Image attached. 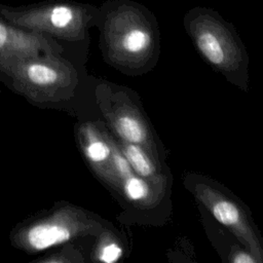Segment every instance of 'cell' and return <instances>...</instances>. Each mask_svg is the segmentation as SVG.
Masks as SVG:
<instances>
[{"label": "cell", "mask_w": 263, "mask_h": 263, "mask_svg": "<svg viewBox=\"0 0 263 263\" xmlns=\"http://www.w3.org/2000/svg\"><path fill=\"white\" fill-rule=\"evenodd\" d=\"M99 7L97 27L105 61L129 75L152 68L159 51V29L153 13L130 0H108Z\"/></svg>", "instance_id": "cell-1"}, {"label": "cell", "mask_w": 263, "mask_h": 263, "mask_svg": "<svg viewBox=\"0 0 263 263\" xmlns=\"http://www.w3.org/2000/svg\"><path fill=\"white\" fill-rule=\"evenodd\" d=\"M183 24L203 60L229 82L248 90L249 57L233 26L206 7L188 10Z\"/></svg>", "instance_id": "cell-2"}, {"label": "cell", "mask_w": 263, "mask_h": 263, "mask_svg": "<svg viewBox=\"0 0 263 263\" xmlns=\"http://www.w3.org/2000/svg\"><path fill=\"white\" fill-rule=\"evenodd\" d=\"M1 8L3 16L12 24L70 44L87 41L89 29L97 26L100 13L99 6L68 0Z\"/></svg>", "instance_id": "cell-3"}, {"label": "cell", "mask_w": 263, "mask_h": 263, "mask_svg": "<svg viewBox=\"0 0 263 263\" xmlns=\"http://www.w3.org/2000/svg\"><path fill=\"white\" fill-rule=\"evenodd\" d=\"M185 185L214 218L225 226L261 263L263 245L249 211L239 199L222 185L208 177L189 174Z\"/></svg>", "instance_id": "cell-4"}, {"label": "cell", "mask_w": 263, "mask_h": 263, "mask_svg": "<svg viewBox=\"0 0 263 263\" xmlns=\"http://www.w3.org/2000/svg\"><path fill=\"white\" fill-rule=\"evenodd\" d=\"M96 98L98 108L117 139L141 145L160 157L149 120L132 90L104 82L97 86Z\"/></svg>", "instance_id": "cell-5"}, {"label": "cell", "mask_w": 263, "mask_h": 263, "mask_svg": "<svg viewBox=\"0 0 263 263\" xmlns=\"http://www.w3.org/2000/svg\"><path fill=\"white\" fill-rule=\"evenodd\" d=\"M105 224L101 218L73 204L60 206L52 215L32 227L26 233L28 246L35 251L69 242L88 235L99 234Z\"/></svg>", "instance_id": "cell-6"}, {"label": "cell", "mask_w": 263, "mask_h": 263, "mask_svg": "<svg viewBox=\"0 0 263 263\" xmlns=\"http://www.w3.org/2000/svg\"><path fill=\"white\" fill-rule=\"evenodd\" d=\"M24 72L32 86L55 100H71L79 84L75 66L60 54H45L44 59L31 61L25 65Z\"/></svg>", "instance_id": "cell-7"}, {"label": "cell", "mask_w": 263, "mask_h": 263, "mask_svg": "<svg viewBox=\"0 0 263 263\" xmlns=\"http://www.w3.org/2000/svg\"><path fill=\"white\" fill-rule=\"evenodd\" d=\"M76 140L92 172L114 190L116 179L112 168L113 135L102 122L83 121L76 126Z\"/></svg>", "instance_id": "cell-8"}, {"label": "cell", "mask_w": 263, "mask_h": 263, "mask_svg": "<svg viewBox=\"0 0 263 263\" xmlns=\"http://www.w3.org/2000/svg\"><path fill=\"white\" fill-rule=\"evenodd\" d=\"M166 178L162 173L145 178L129 170L117 177L114 191L125 201L138 208H150L164 197Z\"/></svg>", "instance_id": "cell-9"}, {"label": "cell", "mask_w": 263, "mask_h": 263, "mask_svg": "<svg viewBox=\"0 0 263 263\" xmlns=\"http://www.w3.org/2000/svg\"><path fill=\"white\" fill-rule=\"evenodd\" d=\"M9 42L27 46L36 52L44 51L45 53L53 54H61L63 52V47L50 37L32 31L25 33L0 23V49Z\"/></svg>", "instance_id": "cell-10"}, {"label": "cell", "mask_w": 263, "mask_h": 263, "mask_svg": "<svg viewBox=\"0 0 263 263\" xmlns=\"http://www.w3.org/2000/svg\"><path fill=\"white\" fill-rule=\"evenodd\" d=\"M115 141L121 153L137 175L145 178H151L163 173L161 171L162 166L159 158L154 156L143 146L125 142L117 138Z\"/></svg>", "instance_id": "cell-11"}, {"label": "cell", "mask_w": 263, "mask_h": 263, "mask_svg": "<svg viewBox=\"0 0 263 263\" xmlns=\"http://www.w3.org/2000/svg\"><path fill=\"white\" fill-rule=\"evenodd\" d=\"M97 236V242L92 252V259L95 261L115 263L122 258L123 246L112 230L104 227Z\"/></svg>", "instance_id": "cell-12"}, {"label": "cell", "mask_w": 263, "mask_h": 263, "mask_svg": "<svg viewBox=\"0 0 263 263\" xmlns=\"http://www.w3.org/2000/svg\"><path fill=\"white\" fill-rule=\"evenodd\" d=\"M229 260L233 263H261L251 252L246 250H237L231 254Z\"/></svg>", "instance_id": "cell-13"}]
</instances>
